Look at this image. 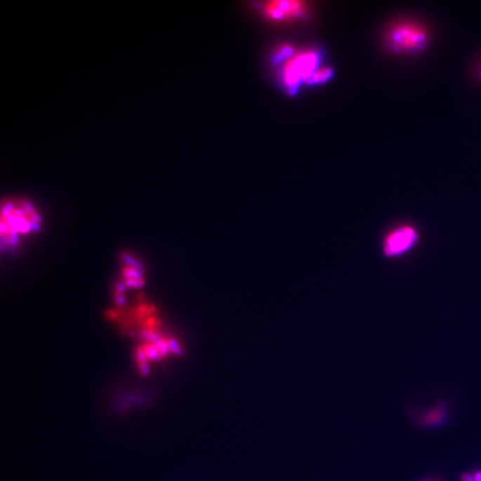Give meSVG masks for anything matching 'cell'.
Wrapping results in <instances>:
<instances>
[{
    "instance_id": "cell-8",
    "label": "cell",
    "mask_w": 481,
    "mask_h": 481,
    "mask_svg": "<svg viewBox=\"0 0 481 481\" xmlns=\"http://www.w3.org/2000/svg\"><path fill=\"white\" fill-rule=\"evenodd\" d=\"M391 44L397 51H420L426 44V33L411 25L400 26L391 34Z\"/></svg>"
},
{
    "instance_id": "cell-6",
    "label": "cell",
    "mask_w": 481,
    "mask_h": 481,
    "mask_svg": "<svg viewBox=\"0 0 481 481\" xmlns=\"http://www.w3.org/2000/svg\"><path fill=\"white\" fill-rule=\"evenodd\" d=\"M262 11L274 22H290L303 18L307 12V3L297 0H278L264 3Z\"/></svg>"
},
{
    "instance_id": "cell-7",
    "label": "cell",
    "mask_w": 481,
    "mask_h": 481,
    "mask_svg": "<svg viewBox=\"0 0 481 481\" xmlns=\"http://www.w3.org/2000/svg\"><path fill=\"white\" fill-rule=\"evenodd\" d=\"M119 284L127 291H138L145 286V273L140 261L129 253L122 255Z\"/></svg>"
},
{
    "instance_id": "cell-9",
    "label": "cell",
    "mask_w": 481,
    "mask_h": 481,
    "mask_svg": "<svg viewBox=\"0 0 481 481\" xmlns=\"http://www.w3.org/2000/svg\"><path fill=\"white\" fill-rule=\"evenodd\" d=\"M331 71L327 67H318L316 72H314L313 75L311 76L310 83H323L327 81L328 79L331 77Z\"/></svg>"
},
{
    "instance_id": "cell-2",
    "label": "cell",
    "mask_w": 481,
    "mask_h": 481,
    "mask_svg": "<svg viewBox=\"0 0 481 481\" xmlns=\"http://www.w3.org/2000/svg\"><path fill=\"white\" fill-rule=\"evenodd\" d=\"M107 319L114 323L121 333L137 341L164 331V323L156 305L140 293L131 304L114 306L106 312Z\"/></svg>"
},
{
    "instance_id": "cell-1",
    "label": "cell",
    "mask_w": 481,
    "mask_h": 481,
    "mask_svg": "<svg viewBox=\"0 0 481 481\" xmlns=\"http://www.w3.org/2000/svg\"><path fill=\"white\" fill-rule=\"evenodd\" d=\"M42 227L41 212L28 199L12 198L3 202L0 221L3 250L15 251L25 239L38 234Z\"/></svg>"
},
{
    "instance_id": "cell-5",
    "label": "cell",
    "mask_w": 481,
    "mask_h": 481,
    "mask_svg": "<svg viewBox=\"0 0 481 481\" xmlns=\"http://www.w3.org/2000/svg\"><path fill=\"white\" fill-rule=\"evenodd\" d=\"M420 235L411 225H400L388 232L381 244L385 257L390 258L404 256L419 243Z\"/></svg>"
},
{
    "instance_id": "cell-3",
    "label": "cell",
    "mask_w": 481,
    "mask_h": 481,
    "mask_svg": "<svg viewBox=\"0 0 481 481\" xmlns=\"http://www.w3.org/2000/svg\"><path fill=\"white\" fill-rule=\"evenodd\" d=\"M135 348V362L142 374L148 373L151 367L171 357L181 355L180 341L166 330L137 341Z\"/></svg>"
},
{
    "instance_id": "cell-4",
    "label": "cell",
    "mask_w": 481,
    "mask_h": 481,
    "mask_svg": "<svg viewBox=\"0 0 481 481\" xmlns=\"http://www.w3.org/2000/svg\"><path fill=\"white\" fill-rule=\"evenodd\" d=\"M318 62L319 56L314 51H304L291 55L285 60L282 69L284 84L294 91L301 82H308L318 68Z\"/></svg>"
}]
</instances>
